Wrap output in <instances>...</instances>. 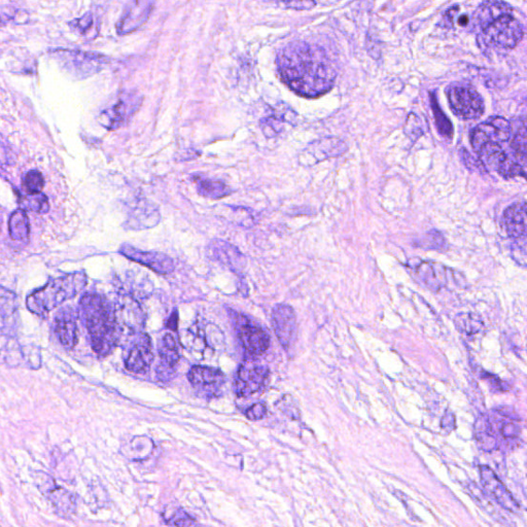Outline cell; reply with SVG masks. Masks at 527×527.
<instances>
[{
    "label": "cell",
    "instance_id": "obj_1",
    "mask_svg": "<svg viewBox=\"0 0 527 527\" xmlns=\"http://www.w3.org/2000/svg\"><path fill=\"white\" fill-rule=\"evenodd\" d=\"M280 79L296 94L316 98L334 86L337 68L323 48L306 42L285 45L277 54Z\"/></svg>",
    "mask_w": 527,
    "mask_h": 527
},
{
    "label": "cell",
    "instance_id": "obj_2",
    "mask_svg": "<svg viewBox=\"0 0 527 527\" xmlns=\"http://www.w3.org/2000/svg\"><path fill=\"white\" fill-rule=\"evenodd\" d=\"M79 311L90 337L93 350L99 357H107L118 346L122 328L118 321L115 305L106 296L86 294L79 302Z\"/></svg>",
    "mask_w": 527,
    "mask_h": 527
},
{
    "label": "cell",
    "instance_id": "obj_3",
    "mask_svg": "<svg viewBox=\"0 0 527 527\" xmlns=\"http://www.w3.org/2000/svg\"><path fill=\"white\" fill-rule=\"evenodd\" d=\"M86 285L87 275L83 271L52 278L45 287L27 296V308L36 316H45L65 301L79 295Z\"/></svg>",
    "mask_w": 527,
    "mask_h": 527
},
{
    "label": "cell",
    "instance_id": "obj_4",
    "mask_svg": "<svg viewBox=\"0 0 527 527\" xmlns=\"http://www.w3.org/2000/svg\"><path fill=\"white\" fill-rule=\"evenodd\" d=\"M51 55L64 72L75 79H84L98 74L109 62V57L97 52L55 49Z\"/></svg>",
    "mask_w": 527,
    "mask_h": 527
},
{
    "label": "cell",
    "instance_id": "obj_5",
    "mask_svg": "<svg viewBox=\"0 0 527 527\" xmlns=\"http://www.w3.org/2000/svg\"><path fill=\"white\" fill-rule=\"evenodd\" d=\"M446 94L451 111L457 118L476 120L484 113V100L473 87L465 84H453L447 88Z\"/></svg>",
    "mask_w": 527,
    "mask_h": 527
},
{
    "label": "cell",
    "instance_id": "obj_6",
    "mask_svg": "<svg viewBox=\"0 0 527 527\" xmlns=\"http://www.w3.org/2000/svg\"><path fill=\"white\" fill-rule=\"evenodd\" d=\"M235 328L239 342L248 357H259L266 353L270 345V337L261 326L257 325L244 314H233Z\"/></svg>",
    "mask_w": 527,
    "mask_h": 527
},
{
    "label": "cell",
    "instance_id": "obj_7",
    "mask_svg": "<svg viewBox=\"0 0 527 527\" xmlns=\"http://www.w3.org/2000/svg\"><path fill=\"white\" fill-rule=\"evenodd\" d=\"M485 43L499 49H514L523 38V28L512 13L499 18L482 30Z\"/></svg>",
    "mask_w": 527,
    "mask_h": 527
},
{
    "label": "cell",
    "instance_id": "obj_8",
    "mask_svg": "<svg viewBox=\"0 0 527 527\" xmlns=\"http://www.w3.org/2000/svg\"><path fill=\"white\" fill-rule=\"evenodd\" d=\"M143 97L135 92H124L118 100L102 111L99 122L109 130L118 129L129 120L140 107Z\"/></svg>",
    "mask_w": 527,
    "mask_h": 527
},
{
    "label": "cell",
    "instance_id": "obj_9",
    "mask_svg": "<svg viewBox=\"0 0 527 527\" xmlns=\"http://www.w3.org/2000/svg\"><path fill=\"white\" fill-rule=\"evenodd\" d=\"M510 138L511 122L503 116H492L471 132L472 147L476 152L487 143H508Z\"/></svg>",
    "mask_w": 527,
    "mask_h": 527
},
{
    "label": "cell",
    "instance_id": "obj_10",
    "mask_svg": "<svg viewBox=\"0 0 527 527\" xmlns=\"http://www.w3.org/2000/svg\"><path fill=\"white\" fill-rule=\"evenodd\" d=\"M407 267L415 279L432 292H439L443 289L448 282L449 276L454 273V270L442 264L421 259L410 260Z\"/></svg>",
    "mask_w": 527,
    "mask_h": 527
},
{
    "label": "cell",
    "instance_id": "obj_11",
    "mask_svg": "<svg viewBox=\"0 0 527 527\" xmlns=\"http://www.w3.org/2000/svg\"><path fill=\"white\" fill-rule=\"evenodd\" d=\"M479 474L481 485L488 497H492L497 505L506 511L511 513L519 512V504L492 467L479 465Z\"/></svg>",
    "mask_w": 527,
    "mask_h": 527
},
{
    "label": "cell",
    "instance_id": "obj_12",
    "mask_svg": "<svg viewBox=\"0 0 527 527\" xmlns=\"http://www.w3.org/2000/svg\"><path fill=\"white\" fill-rule=\"evenodd\" d=\"M188 377L198 394L207 399L218 396L226 383L225 374L209 366L192 367Z\"/></svg>",
    "mask_w": 527,
    "mask_h": 527
},
{
    "label": "cell",
    "instance_id": "obj_13",
    "mask_svg": "<svg viewBox=\"0 0 527 527\" xmlns=\"http://www.w3.org/2000/svg\"><path fill=\"white\" fill-rule=\"evenodd\" d=\"M155 4L156 0H129L116 23L118 34L127 35L141 28L148 22Z\"/></svg>",
    "mask_w": 527,
    "mask_h": 527
},
{
    "label": "cell",
    "instance_id": "obj_14",
    "mask_svg": "<svg viewBox=\"0 0 527 527\" xmlns=\"http://www.w3.org/2000/svg\"><path fill=\"white\" fill-rule=\"evenodd\" d=\"M270 371L264 366L241 365L234 380V392L240 398L252 396L268 383Z\"/></svg>",
    "mask_w": 527,
    "mask_h": 527
},
{
    "label": "cell",
    "instance_id": "obj_15",
    "mask_svg": "<svg viewBox=\"0 0 527 527\" xmlns=\"http://www.w3.org/2000/svg\"><path fill=\"white\" fill-rule=\"evenodd\" d=\"M154 362L152 339L145 333H138L132 341L131 348L125 359L128 371L135 374L147 373Z\"/></svg>",
    "mask_w": 527,
    "mask_h": 527
},
{
    "label": "cell",
    "instance_id": "obj_16",
    "mask_svg": "<svg viewBox=\"0 0 527 527\" xmlns=\"http://www.w3.org/2000/svg\"><path fill=\"white\" fill-rule=\"evenodd\" d=\"M120 253L131 261L148 267L158 274L167 275L174 271V263L172 259L165 253L143 252L129 244H123L121 246Z\"/></svg>",
    "mask_w": 527,
    "mask_h": 527
},
{
    "label": "cell",
    "instance_id": "obj_17",
    "mask_svg": "<svg viewBox=\"0 0 527 527\" xmlns=\"http://www.w3.org/2000/svg\"><path fill=\"white\" fill-rule=\"evenodd\" d=\"M271 318L278 341L284 348L289 349L294 343L296 333V319L293 308L287 304L276 305Z\"/></svg>",
    "mask_w": 527,
    "mask_h": 527
},
{
    "label": "cell",
    "instance_id": "obj_18",
    "mask_svg": "<svg viewBox=\"0 0 527 527\" xmlns=\"http://www.w3.org/2000/svg\"><path fill=\"white\" fill-rule=\"evenodd\" d=\"M116 314L120 327L126 328L132 334H138L145 323V314L138 301L131 296H121L115 304Z\"/></svg>",
    "mask_w": 527,
    "mask_h": 527
},
{
    "label": "cell",
    "instance_id": "obj_19",
    "mask_svg": "<svg viewBox=\"0 0 527 527\" xmlns=\"http://www.w3.org/2000/svg\"><path fill=\"white\" fill-rule=\"evenodd\" d=\"M160 365L157 369L160 380H169L175 372L180 357L182 346L177 338L172 334H166L162 338L159 346Z\"/></svg>",
    "mask_w": 527,
    "mask_h": 527
},
{
    "label": "cell",
    "instance_id": "obj_20",
    "mask_svg": "<svg viewBox=\"0 0 527 527\" xmlns=\"http://www.w3.org/2000/svg\"><path fill=\"white\" fill-rule=\"evenodd\" d=\"M346 150H348L346 143L341 139L334 138L318 139L308 145L303 152L300 162H307V165H311V161L316 164L323 160L336 158L343 155Z\"/></svg>",
    "mask_w": 527,
    "mask_h": 527
},
{
    "label": "cell",
    "instance_id": "obj_21",
    "mask_svg": "<svg viewBox=\"0 0 527 527\" xmlns=\"http://www.w3.org/2000/svg\"><path fill=\"white\" fill-rule=\"evenodd\" d=\"M55 332L63 348L72 350L77 343V316L74 309L64 307L55 316Z\"/></svg>",
    "mask_w": 527,
    "mask_h": 527
},
{
    "label": "cell",
    "instance_id": "obj_22",
    "mask_svg": "<svg viewBox=\"0 0 527 527\" xmlns=\"http://www.w3.org/2000/svg\"><path fill=\"white\" fill-rule=\"evenodd\" d=\"M503 223L511 238H527V203L517 202L509 206L504 212Z\"/></svg>",
    "mask_w": 527,
    "mask_h": 527
},
{
    "label": "cell",
    "instance_id": "obj_23",
    "mask_svg": "<svg viewBox=\"0 0 527 527\" xmlns=\"http://www.w3.org/2000/svg\"><path fill=\"white\" fill-rule=\"evenodd\" d=\"M510 13H512V6L503 0H484L474 11V27L482 31L492 22Z\"/></svg>",
    "mask_w": 527,
    "mask_h": 527
},
{
    "label": "cell",
    "instance_id": "obj_24",
    "mask_svg": "<svg viewBox=\"0 0 527 527\" xmlns=\"http://www.w3.org/2000/svg\"><path fill=\"white\" fill-rule=\"evenodd\" d=\"M158 209L147 201H139L138 205L130 211L126 225L132 230H143L152 228L160 222Z\"/></svg>",
    "mask_w": 527,
    "mask_h": 527
},
{
    "label": "cell",
    "instance_id": "obj_25",
    "mask_svg": "<svg viewBox=\"0 0 527 527\" xmlns=\"http://www.w3.org/2000/svg\"><path fill=\"white\" fill-rule=\"evenodd\" d=\"M211 250L216 260L229 267L233 272H243L246 265L245 257L238 248L225 241L216 240L212 243Z\"/></svg>",
    "mask_w": 527,
    "mask_h": 527
},
{
    "label": "cell",
    "instance_id": "obj_26",
    "mask_svg": "<svg viewBox=\"0 0 527 527\" xmlns=\"http://www.w3.org/2000/svg\"><path fill=\"white\" fill-rule=\"evenodd\" d=\"M294 111H285V109H275L272 115L264 118L261 121V127L266 138H274L282 133L285 123L293 124L295 118Z\"/></svg>",
    "mask_w": 527,
    "mask_h": 527
},
{
    "label": "cell",
    "instance_id": "obj_27",
    "mask_svg": "<svg viewBox=\"0 0 527 527\" xmlns=\"http://www.w3.org/2000/svg\"><path fill=\"white\" fill-rule=\"evenodd\" d=\"M475 437H476L479 447L486 453H492L499 448V442H497L492 422L486 417L477 419L476 424H475Z\"/></svg>",
    "mask_w": 527,
    "mask_h": 527
},
{
    "label": "cell",
    "instance_id": "obj_28",
    "mask_svg": "<svg viewBox=\"0 0 527 527\" xmlns=\"http://www.w3.org/2000/svg\"><path fill=\"white\" fill-rule=\"evenodd\" d=\"M195 182L199 195L205 198H209V199H222V198L227 197V196H229L232 193L230 187L227 186L225 182H221V180L196 177Z\"/></svg>",
    "mask_w": 527,
    "mask_h": 527
},
{
    "label": "cell",
    "instance_id": "obj_29",
    "mask_svg": "<svg viewBox=\"0 0 527 527\" xmlns=\"http://www.w3.org/2000/svg\"><path fill=\"white\" fill-rule=\"evenodd\" d=\"M9 232L11 238L16 241H24L28 238L30 223L25 211L18 209L11 213L9 220Z\"/></svg>",
    "mask_w": 527,
    "mask_h": 527
},
{
    "label": "cell",
    "instance_id": "obj_30",
    "mask_svg": "<svg viewBox=\"0 0 527 527\" xmlns=\"http://www.w3.org/2000/svg\"><path fill=\"white\" fill-rule=\"evenodd\" d=\"M455 323L458 330L469 337L479 334L484 328L481 317L471 312L457 314L455 317Z\"/></svg>",
    "mask_w": 527,
    "mask_h": 527
},
{
    "label": "cell",
    "instance_id": "obj_31",
    "mask_svg": "<svg viewBox=\"0 0 527 527\" xmlns=\"http://www.w3.org/2000/svg\"><path fill=\"white\" fill-rule=\"evenodd\" d=\"M431 106H432L433 116H435L436 126H437L439 133L442 136H444V138H453V124H451L450 120L447 118V116L442 111L441 107L438 104L437 98L433 94H431Z\"/></svg>",
    "mask_w": 527,
    "mask_h": 527
},
{
    "label": "cell",
    "instance_id": "obj_32",
    "mask_svg": "<svg viewBox=\"0 0 527 527\" xmlns=\"http://www.w3.org/2000/svg\"><path fill=\"white\" fill-rule=\"evenodd\" d=\"M19 203L25 211H35L38 213H45L50 209L49 199L42 193L21 196Z\"/></svg>",
    "mask_w": 527,
    "mask_h": 527
},
{
    "label": "cell",
    "instance_id": "obj_33",
    "mask_svg": "<svg viewBox=\"0 0 527 527\" xmlns=\"http://www.w3.org/2000/svg\"><path fill=\"white\" fill-rule=\"evenodd\" d=\"M419 248H426V250H447V241L442 233L437 230L426 233L421 239L416 243Z\"/></svg>",
    "mask_w": 527,
    "mask_h": 527
},
{
    "label": "cell",
    "instance_id": "obj_34",
    "mask_svg": "<svg viewBox=\"0 0 527 527\" xmlns=\"http://www.w3.org/2000/svg\"><path fill=\"white\" fill-rule=\"evenodd\" d=\"M45 187V179L38 170H30L24 177L26 194H40Z\"/></svg>",
    "mask_w": 527,
    "mask_h": 527
},
{
    "label": "cell",
    "instance_id": "obj_35",
    "mask_svg": "<svg viewBox=\"0 0 527 527\" xmlns=\"http://www.w3.org/2000/svg\"><path fill=\"white\" fill-rule=\"evenodd\" d=\"M405 132L412 140H417L423 134L421 118L415 113H410L406 121Z\"/></svg>",
    "mask_w": 527,
    "mask_h": 527
},
{
    "label": "cell",
    "instance_id": "obj_36",
    "mask_svg": "<svg viewBox=\"0 0 527 527\" xmlns=\"http://www.w3.org/2000/svg\"><path fill=\"white\" fill-rule=\"evenodd\" d=\"M167 524L175 526H196L197 522L182 509H177V510H173L170 516L168 517Z\"/></svg>",
    "mask_w": 527,
    "mask_h": 527
},
{
    "label": "cell",
    "instance_id": "obj_37",
    "mask_svg": "<svg viewBox=\"0 0 527 527\" xmlns=\"http://www.w3.org/2000/svg\"><path fill=\"white\" fill-rule=\"evenodd\" d=\"M512 418H508V421H501L499 422V433L504 439H516L519 437L520 428L515 422L511 421Z\"/></svg>",
    "mask_w": 527,
    "mask_h": 527
},
{
    "label": "cell",
    "instance_id": "obj_38",
    "mask_svg": "<svg viewBox=\"0 0 527 527\" xmlns=\"http://www.w3.org/2000/svg\"><path fill=\"white\" fill-rule=\"evenodd\" d=\"M279 4L287 10L309 11L316 6V0H282Z\"/></svg>",
    "mask_w": 527,
    "mask_h": 527
},
{
    "label": "cell",
    "instance_id": "obj_39",
    "mask_svg": "<svg viewBox=\"0 0 527 527\" xmlns=\"http://www.w3.org/2000/svg\"><path fill=\"white\" fill-rule=\"evenodd\" d=\"M460 156H462V162H464L465 165L467 166L469 170L485 171L486 168L483 165L482 162L480 161V159L475 158L465 148L460 150Z\"/></svg>",
    "mask_w": 527,
    "mask_h": 527
},
{
    "label": "cell",
    "instance_id": "obj_40",
    "mask_svg": "<svg viewBox=\"0 0 527 527\" xmlns=\"http://www.w3.org/2000/svg\"><path fill=\"white\" fill-rule=\"evenodd\" d=\"M266 414L267 407L264 403H255V405L250 406L245 411L246 417L253 421H257L264 418Z\"/></svg>",
    "mask_w": 527,
    "mask_h": 527
},
{
    "label": "cell",
    "instance_id": "obj_41",
    "mask_svg": "<svg viewBox=\"0 0 527 527\" xmlns=\"http://www.w3.org/2000/svg\"><path fill=\"white\" fill-rule=\"evenodd\" d=\"M93 17L90 13H86L83 17L79 19H75L74 21L70 23V26L74 27V29L79 32H86L92 26Z\"/></svg>",
    "mask_w": 527,
    "mask_h": 527
},
{
    "label": "cell",
    "instance_id": "obj_42",
    "mask_svg": "<svg viewBox=\"0 0 527 527\" xmlns=\"http://www.w3.org/2000/svg\"><path fill=\"white\" fill-rule=\"evenodd\" d=\"M441 426L447 433L453 432L455 428V416H454L453 412L445 413L443 418H442Z\"/></svg>",
    "mask_w": 527,
    "mask_h": 527
},
{
    "label": "cell",
    "instance_id": "obj_43",
    "mask_svg": "<svg viewBox=\"0 0 527 527\" xmlns=\"http://www.w3.org/2000/svg\"><path fill=\"white\" fill-rule=\"evenodd\" d=\"M177 326H179V314H177V311H175L174 314H171L170 318L166 323V327L170 328V330L177 331Z\"/></svg>",
    "mask_w": 527,
    "mask_h": 527
},
{
    "label": "cell",
    "instance_id": "obj_44",
    "mask_svg": "<svg viewBox=\"0 0 527 527\" xmlns=\"http://www.w3.org/2000/svg\"><path fill=\"white\" fill-rule=\"evenodd\" d=\"M469 23L470 19L467 16H460V19H458V24H460V26H467Z\"/></svg>",
    "mask_w": 527,
    "mask_h": 527
}]
</instances>
